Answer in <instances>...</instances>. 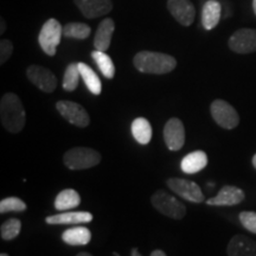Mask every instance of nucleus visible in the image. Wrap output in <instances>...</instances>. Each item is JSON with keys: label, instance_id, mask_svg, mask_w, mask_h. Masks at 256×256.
Segmentation results:
<instances>
[{"label": "nucleus", "instance_id": "f257e3e1", "mask_svg": "<svg viewBox=\"0 0 256 256\" xmlns=\"http://www.w3.org/2000/svg\"><path fill=\"white\" fill-rule=\"evenodd\" d=\"M133 63L140 72L154 75L168 74L177 66V60L174 56L153 51H140L134 56Z\"/></svg>", "mask_w": 256, "mask_h": 256}, {"label": "nucleus", "instance_id": "f03ea898", "mask_svg": "<svg viewBox=\"0 0 256 256\" xmlns=\"http://www.w3.org/2000/svg\"><path fill=\"white\" fill-rule=\"evenodd\" d=\"M0 119L11 133H19L25 124V110L20 98L14 92H6L0 101Z\"/></svg>", "mask_w": 256, "mask_h": 256}, {"label": "nucleus", "instance_id": "7ed1b4c3", "mask_svg": "<svg viewBox=\"0 0 256 256\" xmlns=\"http://www.w3.org/2000/svg\"><path fill=\"white\" fill-rule=\"evenodd\" d=\"M63 162L70 170H86L100 164L101 154L88 147H75L64 154Z\"/></svg>", "mask_w": 256, "mask_h": 256}, {"label": "nucleus", "instance_id": "20e7f679", "mask_svg": "<svg viewBox=\"0 0 256 256\" xmlns=\"http://www.w3.org/2000/svg\"><path fill=\"white\" fill-rule=\"evenodd\" d=\"M152 206L162 215L174 220H182L186 215V208L182 202L164 190L156 191L151 198Z\"/></svg>", "mask_w": 256, "mask_h": 256}, {"label": "nucleus", "instance_id": "39448f33", "mask_svg": "<svg viewBox=\"0 0 256 256\" xmlns=\"http://www.w3.org/2000/svg\"><path fill=\"white\" fill-rule=\"evenodd\" d=\"M63 36V28L58 20L55 18H50L44 23L40 28L38 42L42 50L48 56H55L56 49L60 43Z\"/></svg>", "mask_w": 256, "mask_h": 256}, {"label": "nucleus", "instance_id": "423d86ee", "mask_svg": "<svg viewBox=\"0 0 256 256\" xmlns=\"http://www.w3.org/2000/svg\"><path fill=\"white\" fill-rule=\"evenodd\" d=\"M211 116L224 130H234L238 126L240 115L232 104L224 100H215L210 106Z\"/></svg>", "mask_w": 256, "mask_h": 256}, {"label": "nucleus", "instance_id": "0eeeda50", "mask_svg": "<svg viewBox=\"0 0 256 256\" xmlns=\"http://www.w3.org/2000/svg\"><path fill=\"white\" fill-rule=\"evenodd\" d=\"M168 186L176 192V194L188 202H191V203L198 204L204 202V194L202 192V188L194 182L182 178H170L168 180Z\"/></svg>", "mask_w": 256, "mask_h": 256}, {"label": "nucleus", "instance_id": "6e6552de", "mask_svg": "<svg viewBox=\"0 0 256 256\" xmlns=\"http://www.w3.org/2000/svg\"><path fill=\"white\" fill-rule=\"evenodd\" d=\"M56 108L64 119L75 126L87 127L90 122V118H89L87 110L76 102L58 101L56 104Z\"/></svg>", "mask_w": 256, "mask_h": 256}, {"label": "nucleus", "instance_id": "1a4fd4ad", "mask_svg": "<svg viewBox=\"0 0 256 256\" xmlns=\"http://www.w3.org/2000/svg\"><path fill=\"white\" fill-rule=\"evenodd\" d=\"M26 76L31 83L44 92H52L57 87V78L51 70L40 66H30Z\"/></svg>", "mask_w": 256, "mask_h": 256}, {"label": "nucleus", "instance_id": "9d476101", "mask_svg": "<svg viewBox=\"0 0 256 256\" xmlns=\"http://www.w3.org/2000/svg\"><path fill=\"white\" fill-rule=\"evenodd\" d=\"M229 48L234 52L252 54L256 51V30L240 28L229 38Z\"/></svg>", "mask_w": 256, "mask_h": 256}, {"label": "nucleus", "instance_id": "9b49d317", "mask_svg": "<svg viewBox=\"0 0 256 256\" xmlns=\"http://www.w3.org/2000/svg\"><path fill=\"white\" fill-rule=\"evenodd\" d=\"M164 140L171 151H179L185 144L184 124L177 118H172L164 127Z\"/></svg>", "mask_w": 256, "mask_h": 256}, {"label": "nucleus", "instance_id": "f8f14e48", "mask_svg": "<svg viewBox=\"0 0 256 256\" xmlns=\"http://www.w3.org/2000/svg\"><path fill=\"white\" fill-rule=\"evenodd\" d=\"M168 8L176 20L183 26L194 23L196 10L190 0H168Z\"/></svg>", "mask_w": 256, "mask_h": 256}, {"label": "nucleus", "instance_id": "ddd939ff", "mask_svg": "<svg viewBox=\"0 0 256 256\" xmlns=\"http://www.w3.org/2000/svg\"><path fill=\"white\" fill-rule=\"evenodd\" d=\"M244 192L241 188L232 186V185H226L220 188L217 196L206 200L208 206H238L241 202L244 200Z\"/></svg>", "mask_w": 256, "mask_h": 256}, {"label": "nucleus", "instance_id": "4468645a", "mask_svg": "<svg viewBox=\"0 0 256 256\" xmlns=\"http://www.w3.org/2000/svg\"><path fill=\"white\" fill-rule=\"evenodd\" d=\"M81 14L88 19L108 14L113 8L112 0H74Z\"/></svg>", "mask_w": 256, "mask_h": 256}, {"label": "nucleus", "instance_id": "2eb2a0df", "mask_svg": "<svg viewBox=\"0 0 256 256\" xmlns=\"http://www.w3.org/2000/svg\"><path fill=\"white\" fill-rule=\"evenodd\" d=\"M226 252L229 256H256V242L244 235H235L230 240Z\"/></svg>", "mask_w": 256, "mask_h": 256}, {"label": "nucleus", "instance_id": "dca6fc26", "mask_svg": "<svg viewBox=\"0 0 256 256\" xmlns=\"http://www.w3.org/2000/svg\"><path fill=\"white\" fill-rule=\"evenodd\" d=\"M114 30L115 24L113 19L106 18L101 22L94 37V46L96 50L106 51L110 49Z\"/></svg>", "mask_w": 256, "mask_h": 256}, {"label": "nucleus", "instance_id": "f3484780", "mask_svg": "<svg viewBox=\"0 0 256 256\" xmlns=\"http://www.w3.org/2000/svg\"><path fill=\"white\" fill-rule=\"evenodd\" d=\"M92 220V215L87 211H70L58 215L46 217L48 224H81L89 223Z\"/></svg>", "mask_w": 256, "mask_h": 256}, {"label": "nucleus", "instance_id": "a211bd4d", "mask_svg": "<svg viewBox=\"0 0 256 256\" xmlns=\"http://www.w3.org/2000/svg\"><path fill=\"white\" fill-rule=\"evenodd\" d=\"M222 6L216 0H208L202 10V24L206 30H212L220 23Z\"/></svg>", "mask_w": 256, "mask_h": 256}, {"label": "nucleus", "instance_id": "6ab92c4d", "mask_svg": "<svg viewBox=\"0 0 256 256\" xmlns=\"http://www.w3.org/2000/svg\"><path fill=\"white\" fill-rule=\"evenodd\" d=\"M208 165V156L206 152L203 151H194L188 153V156H185L183 160H182L180 168L183 170V172L188 174H198L206 168Z\"/></svg>", "mask_w": 256, "mask_h": 256}, {"label": "nucleus", "instance_id": "aec40b11", "mask_svg": "<svg viewBox=\"0 0 256 256\" xmlns=\"http://www.w3.org/2000/svg\"><path fill=\"white\" fill-rule=\"evenodd\" d=\"M62 240L70 246H86L90 242L92 232L86 226H74L62 234Z\"/></svg>", "mask_w": 256, "mask_h": 256}, {"label": "nucleus", "instance_id": "412c9836", "mask_svg": "<svg viewBox=\"0 0 256 256\" xmlns=\"http://www.w3.org/2000/svg\"><path fill=\"white\" fill-rule=\"evenodd\" d=\"M81 203V197L78 192L72 190V188H66V190L60 191L57 194L55 200V208L58 211L72 210L74 208H78Z\"/></svg>", "mask_w": 256, "mask_h": 256}, {"label": "nucleus", "instance_id": "4be33fe9", "mask_svg": "<svg viewBox=\"0 0 256 256\" xmlns=\"http://www.w3.org/2000/svg\"><path fill=\"white\" fill-rule=\"evenodd\" d=\"M132 134L133 138L142 145H147L151 142L152 138V126L150 121L145 118H136L132 122Z\"/></svg>", "mask_w": 256, "mask_h": 256}, {"label": "nucleus", "instance_id": "5701e85b", "mask_svg": "<svg viewBox=\"0 0 256 256\" xmlns=\"http://www.w3.org/2000/svg\"><path fill=\"white\" fill-rule=\"evenodd\" d=\"M78 69L80 74H81V78H83V81H84L86 86H87L88 90L90 92L92 95H100L102 92V83L94 70H92L88 64L82 62L78 63Z\"/></svg>", "mask_w": 256, "mask_h": 256}, {"label": "nucleus", "instance_id": "b1692460", "mask_svg": "<svg viewBox=\"0 0 256 256\" xmlns=\"http://www.w3.org/2000/svg\"><path fill=\"white\" fill-rule=\"evenodd\" d=\"M92 60H95V63L98 64V69H100L102 75H104L106 78L112 80L114 78L115 66L110 57L108 56L104 51H100V50L92 51Z\"/></svg>", "mask_w": 256, "mask_h": 256}, {"label": "nucleus", "instance_id": "393cba45", "mask_svg": "<svg viewBox=\"0 0 256 256\" xmlns=\"http://www.w3.org/2000/svg\"><path fill=\"white\" fill-rule=\"evenodd\" d=\"M90 32V26L84 23H68L63 26V36L74 40H87Z\"/></svg>", "mask_w": 256, "mask_h": 256}, {"label": "nucleus", "instance_id": "a878e982", "mask_svg": "<svg viewBox=\"0 0 256 256\" xmlns=\"http://www.w3.org/2000/svg\"><path fill=\"white\" fill-rule=\"evenodd\" d=\"M80 78H81V74H80L78 69V63H72L66 66V72H64L63 78V88L66 92H74L78 88Z\"/></svg>", "mask_w": 256, "mask_h": 256}, {"label": "nucleus", "instance_id": "bb28decb", "mask_svg": "<svg viewBox=\"0 0 256 256\" xmlns=\"http://www.w3.org/2000/svg\"><path fill=\"white\" fill-rule=\"evenodd\" d=\"M22 230V222L18 218L8 220L5 223L2 224L0 228V235L5 241H11L14 240L19 235Z\"/></svg>", "mask_w": 256, "mask_h": 256}, {"label": "nucleus", "instance_id": "cd10ccee", "mask_svg": "<svg viewBox=\"0 0 256 256\" xmlns=\"http://www.w3.org/2000/svg\"><path fill=\"white\" fill-rule=\"evenodd\" d=\"M26 210V204L20 198L8 197L0 202V214L22 212Z\"/></svg>", "mask_w": 256, "mask_h": 256}, {"label": "nucleus", "instance_id": "c85d7f7f", "mask_svg": "<svg viewBox=\"0 0 256 256\" xmlns=\"http://www.w3.org/2000/svg\"><path fill=\"white\" fill-rule=\"evenodd\" d=\"M240 220L248 232L256 234V212L254 211H242L240 214Z\"/></svg>", "mask_w": 256, "mask_h": 256}, {"label": "nucleus", "instance_id": "c756f323", "mask_svg": "<svg viewBox=\"0 0 256 256\" xmlns=\"http://www.w3.org/2000/svg\"><path fill=\"white\" fill-rule=\"evenodd\" d=\"M14 54V44L8 40H2L0 42V64H5Z\"/></svg>", "mask_w": 256, "mask_h": 256}, {"label": "nucleus", "instance_id": "7c9ffc66", "mask_svg": "<svg viewBox=\"0 0 256 256\" xmlns=\"http://www.w3.org/2000/svg\"><path fill=\"white\" fill-rule=\"evenodd\" d=\"M151 256H166V254L162 250H160V249H156V250H153Z\"/></svg>", "mask_w": 256, "mask_h": 256}, {"label": "nucleus", "instance_id": "2f4dec72", "mask_svg": "<svg viewBox=\"0 0 256 256\" xmlns=\"http://www.w3.org/2000/svg\"><path fill=\"white\" fill-rule=\"evenodd\" d=\"M0 24H2V28H0V34H2L5 32V30H6V23H5V20L2 18V20H0Z\"/></svg>", "mask_w": 256, "mask_h": 256}, {"label": "nucleus", "instance_id": "473e14b6", "mask_svg": "<svg viewBox=\"0 0 256 256\" xmlns=\"http://www.w3.org/2000/svg\"><path fill=\"white\" fill-rule=\"evenodd\" d=\"M132 256H142V254H140L139 252H138L136 248H134L132 250Z\"/></svg>", "mask_w": 256, "mask_h": 256}, {"label": "nucleus", "instance_id": "72a5a7b5", "mask_svg": "<svg viewBox=\"0 0 256 256\" xmlns=\"http://www.w3.org/2000/svg\"><path fill=\"white\" fill-rule=\"evenodd\" d=\"M252 166H254V168H256V153L254 154V156H252Z\"/></svg>", "mask_w": 256, "mask_h": 256}, {"label": "nucleus", "instance_id": "f704fd0d", "mask_svg": "<svg viewBox=\"0 0 256 256\" xmlns=\"http://www.w3.org/2000/svg\"><path fill=\"white\" fill-rule=\"evenodd\" d=\"M76 256H92L89 254V252H80V254H78Z\"/></svg>", "mask_w": 256, "mask_h": 256}, {"label": "nucleus", "instance_id": "c9c22d12", "mask_svg": "<svg viewBox=\"0 0 256 256\" xmlns=\"http://www.w3.org/2000/svg\"><path fill=\"white\" fill-rule=\"evenodd\" d=\"M252 8H254V12L256 14V0H252Z\"/></svg>", "mask_w": 256, "mask_h": 256}, {"label": "nucleus", "instance_id": "e433bc0d", "mask_svg": "<svg viewBox=\"0 0 256 256\" xmlns=\"http://www.w3.org/2000/svg\"><path fill=\"white\" fill-rule=\"evenodd\" d=\"M0 256H8V254H5V252H2V254L0 255Z\"/></svg>", "mask_w": 256, "mask_h": 256}, {"label": "nucleus", "instance_id": "4c0bfd02", "mask_svg": "<svg viewBox=\"0 0 256 256\" xmlns=\"http://www.w3.org/2000/svg\"><path fill=\"white\" fill-rule=\"evenodd\" d=\"M114 256H120L119 254H116V252H114Z\"/></svg>", "mask_w": 256, "mask_h": 256}]
</instances>
